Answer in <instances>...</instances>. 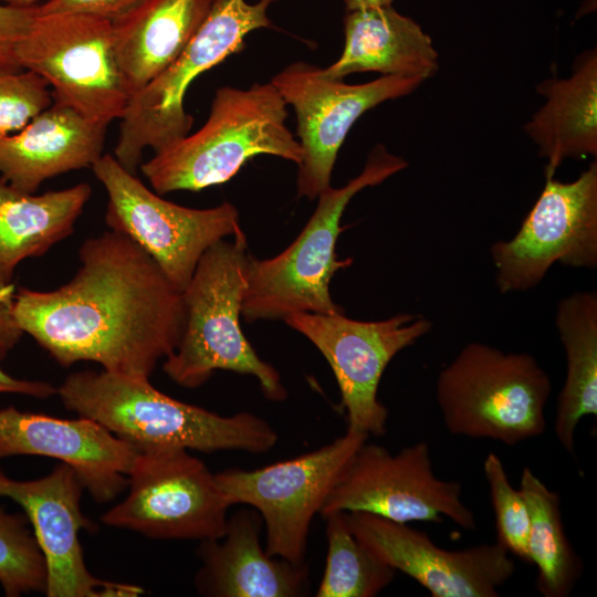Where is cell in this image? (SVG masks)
Returning a JSON list of instances; mask_svg holds the SVG:
<instances>
[{"instance_id": "obj_31", "label": "cell", "mask_w": 597, "mask_h": 597, "mask_svg": "<svg viewBox=\"0 0 597 597\" xmlns=\"http://www.w3.org/2000/svg\"><path fill=\"white\" fill-rule=\"evenodd\" d=\"M35 7L18 8L0 2V70H20L15 51L27 34Z\"/></svg>"}, {"instance_id": "obj_24", "label": "cell", "mask_w": 597, "mask_h": 597, "mask_svg": "<svg viewBox=\"0 0 597 597\" xmlns=\"http://www.w3.org/2000/svg\"><path fill=\"white\" fill-rule=\"evenodd\" d=\"M91 193L86 182L42 195L28 193L0 176V284L11 283L22 260L44 254L73 232Z\"/></svg>"}, {"instance_id": "obj_28", "label": "cell", "mask_w": 597, "mask_h": 597, "mask_svg": "<svg viewBox=\"0 0 597 597\" xmlns=\"http://www.w3.org/2000/svg\"><path fill=\"white\" fill-rule=\"evenodd\" d=\"M25 514L0 507V584L6 596L45 593L46 562Z\"/></svg>"}, {"instance_id": "obj_34", "label": "cell", "mask_w": 597, "mask_h": 597, "mask_svg": "<svg viewBox=\"0 0 597 597\" xmlns=\"http://www.w3.org/2000/svg\"><path fill=\"white\" fill-rule=\"evenodd\" d=\"M2 359L0 358V362ZM21 394L35 398H48L56 394V388L44 381L18 379L0 367V394Z\"/></svg>"}, {"instance_id": "obj_11", "label": "cell", "mask_w": 597, "mask_h": 597, "mask_svg": "<svg viewBox=\"0 0 597 597\" xmlns=\"http://www.w3.org/2000/svg\"><path fill=\"white\" fill-rule=\"evenodd\" d=\"M128 495L102 522L156 540L223 536L230 502L206 464L184 448L138 451Z\"/></svg>"}, {"instance_id": "obj_10", "label": "cell", "mask_w": 597, "mask_h": 597, "mask_svg": "<svg viewBox=\"0 0 597 597\" xmlns=\"http://www.w3.org/2000/svg\"><path fill=\"white\" fill-rule=\"evenodd\" d=\"M91 168L107 192L106 224L144 249L181 293L205 251L242 231L230 202L193 209L165 200L109 154Z\"/></svg>"}, {"instance_id": "obj_26", "label": "cell", "mask_w": 597, "mask_h": 597, "mask_svg": "<svg viewBox=\"0 0 597 597\" xmlns=\"http://www.w3.org/2000/svg\"><path fill=\"white\" fill-rule=\"evenodd\" d=\"M530 514V563L536 565L537 590L544 597H567L582 574V563L564 530L561 498L524 468L520 480Z\"/></svg>"}, {"instance_id": "obj_35", "label": "cell", "mask_w": 597, "mask_h": 597, "mask_svg": "<svg viewBox=\"0 0 597 597\" xmlns=\"http://www.w3.org/2000/svg\"><path fill=\"white\" fill-rule=\"evenodd\" d=\"M394 0H344L346 12L375 7L391 6Z\"/></svg>"}, {"instance_id": "obj_7", "label": "cell", "mask_w": 597, "mask_h": 597, "mask_svg": "<svg viewBox=\"0 0 597 597\" xmlns=\"http://www.w3.org/2000/svg\"><path fill=\"white\" fill-rule=\"evenodd\" d=\"M275 0H213L186 49L159 75L134 93L123 117L114 149L116 160L136 174L146 148L158 151L189 134L193 117L185 96L192 82L245 48V36L273 27L266 11Z\"/></svg>"}, {"instance_id": "obj_25", "label": "cell", "mask_w": 597, "mask_h": 597, "mask_svg": "<svg viewBox=\"0 0 597 597\" xmlns=\"http://www.w3.org/2000/svg\"><path fill=\"white\" fill-rule=\"evenodd\" d=\"M555 325L566 355V377L554 432L562 448L573 453L578 422L597 415V293L576 291L562 298Z\"/></svg>"}, {"instance_id": "obj_36", "label": "cell", "mask_w": 597, "mask_h": 597, "mask_svg": "<svg viewBox=\"0 0 597 597\" xmlns=\"http://www.w3.org/2000/svg\"><path fill=\"white\" fill-rule=\"evenodd\" d=\"M0 2L18 8H30L40 4L42 0H0Z\"/></svg>"}, {"instance_id": "obj_16", "label": "cell", "mask_w": 597, "mask_h": 597, "mask_svg": "<svg viewBox=\"0 0 597 597\" xmlns=\"http://www.w3.org/2000/svg\"><path fill=\"white\" fill-rule=\"evenodd\" d=\"M346 519L367 549L433 597H498L515 572L510 552L498 541L449 551L407 523L366 512H346Z\"/></svg>"}, {"instance_id": "obj_29", "label": "cell", "mask_w": 597, "mask_h": 597, "mask_svg": "<svg viewBox=\"0 0 597 597\" xmlns=\"http://www.w3.org/2000/svg\"><path fill=\"white\" fill-rule=\"evenodd\" d=\"M483 472L490 488L498 532L496 541L510 554L512 553L530 563L527 549L530 514L522 492L511 485L498 454L489 453L486 455L483 462Z\"/></svg>"}, {"instance_id": "obj_14", "label": "cell", "mask_w": 597, "mask_h": 597, "mask_svg": "<svg viewBox=\"0 0 597 597\" xmlns=\"http://www.w3.org/2000/svg\"><path fill=\"white\" fill-rule=\"evenodd\" d=\"M284 321L310 339L329 364L348 428L368 436L385 434L388 410L378 399L381 376L400 350L431 331L432 323L411 313L373 322L352 320L344 313H296Z\"/></svg>"}, {"instance_id": "obj_1", "label": "cell", "mask_w": 597, "mask_h": 597, "mask_svg": "<svg viewBox=\"0 0 597 597\" xmlns=\"http://www.w3.org/2000/svg\"><path fill=\"white\" fill-rule=\"evenodd\" d=\"M78 256L80 269L61 287L15 293L19 328L63 366L94 362L106 371L149 378L180 341L182 293L121 232L86 239Z\"/></svg>"}, {"instance_id": "obj_5", "label": "cell", "mask_w": 597, "mask_h": 597, "mask_svg": "<svg viewBox=\"0 0 597 597\" xmlns=\"http://www.w3.org/2000/svg\"><path fill=\"white\" fill-rule=\"evenodd\" d=\"M408 166L384 145H376L363 171L344 187H328L297 238L280 254L265 260L250 255L241 316L249 323L285 320L296 313H344L329 294L334 274L352 264L336 258L341 218L350 199Z\"/></svg>"}, {"instance_id": "obj_6", "label": "cell", "mask_w": 597, "mask_h": 597, "mask_svg": "<svg viewBox=\"0 0 597 597\" xmlns=\"http://www.w3.org/2000/svg\"><path fill=\"white\" fill-rule=\"evenodd\" d=\"M552 391L546 370L528 353L467 344L439 373L436 397L454 436L514 446L541 436Z\"/></svg>"}, {"instance_id": "obj_32", "label": "cell", "mask_w": 597, "mask_h": 597, "mask_svg": "<svg viewBox=\"0 0 597 597\" xmlns=\"http://www.w3.org/2000/svg\"><path fill=\"white\" fill-rule=\"evenodd\" d=\"M140 0H45L35 6L36 14L83 13L115 20Z\"/></svg>"}, {"instance_id": "obj_4", "label": "cell", "mask_w": 597, "mask_h": 597, "mask_svg": "<svg viewBox=\"0 0 597 597\" xmlns=\"http://www.w3.org/2000/svg\"><path fill=\"white\" fill-rule=\"evenodd\" d=\"M233 237L216 242L200 258L182 292L180 341L163 369L186 388L201 386L216 370L251 375L265 398L281 401L287 392L279 371L258 356L240 326L250 254L244 233Z\"/></svg>"}, {"instance_id": "obj_2", "label": "cell", "mask_w": 597, "mask_h": 597, "mask_svg": "<svg viewBox=\"0 0 597 597\" xmlns=\"http://www.w3.org/2000/svg\"><path fill=\"white\" fill-rule=\"evenodd\" d=\"M56 394L66 409L101 423L138 451L175 447L265 453L277 441L273 427L254 413L221 416L160 392L148 378L78 371Z\"/></svg>"}, {"instance_id": "obj_8", "label": "cell", "mask_w": 597, "mask_h": 597, "mask_svg": "<svg viewBox=\"0 0 597 597\" xmlns=\"http://www.w3.org/2000/svg\"><path fill=\"white\" fill-rule=\"evenodd\" d=\"M15 56L20 69L48 83L53 102L106 125L123 117L132 94L115 55L111 20L34 12Z\"/></svg>"}, {"instance_id": "obj_9", "label": "cell", "mask_w": 597, "mask_h": 597, "mask_svg": "<svg viewBox=\"0 0 597 597\" xmlns=\"http://www.w3.org/2000/svg\"><path fill=\"white\" fill-rule=\"evenodd\" d=\"M368 434L352 428L331 443L300 457L254 469H228L216 474L231 505L259 512L269 555L305 563L312 520Z\"/></svg>"}, {"instance_id": "obj_3", "label": "cell", "mask_w": 597, "mask_h": 597, "mask_svg": "<svg viewBox=\"0 0 597 597\" xmlns=\"http://www.w3.org/2000/svg\"><path fill=\"white\" fill-rule=\"evenodd\" d=\"M286 103L270 83L217 90L206 123L142 163L140 170L158 195L199 191L230 180L259 155L298 165L300 142L285 125Z\"/></svg>"}, {"instance_id": "obj_15", "label": "cell", "mask_w": 597, "mask_h": 597, "mask_svg": "<svg viewBox=\"0 0 597 597\" xmlns=\"http://www.w3.org/2000/svg\"><path fill=\"white\" fill-rule=\"evenodd\" d=\"M322 67L295 62L271 83L294 108L303 156L297 165V197L308 200L331 187L332 171L349 129L370 108L412 93L425 81L381 75L364 84L326 77Z\"/></svg>"}, {"instance_id": "obj_12", "label": "cell", "mask_w": 597, "mask_h": 597, "mask_svg": "<svg viewBox=\"0 0 597 597\" xmlns=\"http://www.w3.org/2000/svg\"><path fill=\"white\" fill-rule=\"evenodd\" d=\"M366 512L400 523L441 522L448 517L473 531L476 521L462 500V486L440 479L433 470L426 441L392 454L367 443L355 452L321 509L333 512Z\"/></svg>"}, {"instance_id": "obj_21", "label": "cell", "mask_w": 597, "mask_h": 597, "mask_svg": "<svg viewBox=\"0 0 597 597\" xmlns=\"http://www.w3.org/2000/svg\"><path fill=\"white\" fill-rule=\"evenodd\" d=\"M344 34L339 59L321 69L326 77L343 80L352 73L371 71L426 81L439 69L431 38L391 6L346 12Z\"/></svg>"}, {"instance_id": "obj_13", "label": "cell", "mask_w": 597, "mask_h": 597, "mask_svg": "<svg viewBox=\"0 0 597 597\" xmlns=\"http://www.w3.org/2000/svg\"><path fill=\"white\" fill-rule=\"evenodd\" d=\"M495 282L501 293L535 287L554 263L597 266V163L578 178L546 177L544 189L520 230L492 244Z\"/></svg>"}, {"instance_id": "obj_30", "label": "cell", "mask_w": 597, "mask_h": 597, "mask_svg": "<svg viewBox=\"0 0 597 597\" xmlns=\"http://www.w3.org/2000/svg\"><path fill=\"white\" fill-rule=\"evenodd\" d=\"M52 103V91L40 75L0 70V139L21 130Z\"/></svg>"}, {"instance_id": "obj_27", "label": "cell", "mask_w": 597, "mask_h": 597, "mask_svg": "<svg viewBox=\"0 0 597 597\" xmlns=\"http://www.w3.org/2000/svg\"><path fill=\"white\" fill-rule=\"evenodd\" d=\"M327 557L317 597H374L395 577V569L376 557L352 533L346 512L325 516Z\"/></svg>"}, {"instance_id": "obj_18", "label": "cell", "mask_w": 597, "mask_h": 597, "mask_svg": "<svg viewBox=\"0 0 597 597\" xmlns=\"http://www.w3.org/2000/svg\"><path fill=\"white\" fill-rule=\"evenodd\" d=\"M137 453L134 446L86 417L60 419L14 407L0 409V459L31 454L60 460L98 503L114 500L128 486Z\"/></svg>"}, {"instance_id": "obj_17", "label": "cell", "mask_w": 597, "mask_h": 597, "mask_svg": "<svg viewBox=\"0 0 597 597\" xmlns=\"http://www.w3.org/2000/svg\"><path fill=\"white\" fill-rule=\"evenodd\" d=\"M83 485L71 467L61 462L48 475L29 481L0 470V496L17 502L31 523L46 562L48 597H136L137 585L108 582L92 575L84 562L78 534L91 528L80 506Z\"/></svg>"}, {"instance_id": "obj_23", "label": "cell", "mask_w": 597, "mask_h": 597, "mask_svg": "<svg viewBox=\"0 0 597 597\" xmlns=\"http://www.w3.org/2000/svg\"><path fill=\"white\" fill-rule=\"evenodd\" d=\"M545 104L524 125L547 160L545 176L553 177L568 158L597 155V51L589 49L574 61L567 78L552 77L537 85Z\"/></svg>"}, {"instance_id": "obj_19", "label": "cell", "mask_w": 597, "mask_h": 597, "mask_svg": "<svg viewBox=\"0 0 597 597\" xmlns=\"http://www.w3.org/2000/svg\"><path fill=\"white\" fill-rule=\"evenodd\" d=\"M256 510L228 517L222 537L200 541L195 586L210 597H297L310 591L308 565L271 556L261 546Z\"/></svg>"}, {"instance_id": "obj_33", "label": "cell", "mask_w": 597, "mask_h": 597, "mask_svg": "<svg viewBox=\"0 0 597 597\" xmlns=\"http://www.w3.org/2000/svg\"><path fill=\"white\" fill-rule=\"evenodd\" d=\"M15 287L12 283L0 284V358L19 342L23 332L19 328L14 314Z\"/></svg>"}, {"instance_id": "obj_20", "label": "cell", "mask_w": 597, "mask_h": 597, "mask_svg": "<svg viewBox=\"0 0 597 597\" xmlns=\"http://www.w3.org/2000/svg\"><path fill=\"white\" fill-rule=\"evenodd\" d=\"M107 126L53 102L0 139V176L14 189L34 193L49 178L92 167L103 155Z\"/></svg>"}, {"instance_id": "obj_22", "label": "cell", "mask_w": 597, "mask_h": 597, "mask_svg": "<svg viewBox=\"0 0 597 597\" xmlns=\"http://www.w3.org/2000/svg\"><path fill=\"white\" fill-rule=\"evenodd\" d=\"M213 0H140L112 21L115 55L133 95L186 49Z\"/></svg>"}]
</instances>
